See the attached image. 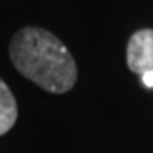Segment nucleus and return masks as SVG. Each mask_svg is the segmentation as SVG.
Wrapping results in <instances>:
<instances>
[{"label":"nucleus","instance_id":"obj_1","mask_svg":"<svg viewBox=\"0 0 153 153\" xmlns=\"http://www.w3.org/2000/svg\"><path fill=\"white\" fill-rule=\"evenodd\" d=\"M9 55L22 75L51 94H65L76 82V63L53 33L24 27L12 38Z\"/></svg>","mask_w":153,"mask_h":153},{"label":"nucleus","instance_id":"obj_2","mask_svg":"<svg viewBox=\"0 0 153 153\" xmlns=\"http://www.w3.org/2000/svg\"><path fill=\"white\" fill-rule=\"evenodd\" d=\"M126 63L128 68L138 75L153 70V29H140L129 38Z\"/></svg>","mask_w":153,"mask_h":153},{"label":"nucleus","instance_id":"obj_3","mask_svg":"<svg viewBox=\"0 0 153 153\" xmlns=\"http://www.w3.org/2000/svg\"><path fill=\"white\" fill-rule=\"evenodd\" d=\"M17 121V102L14 94L0 78V136L5 134Z\"/></svg>","mask_w":153,"mask_h":153},{"label":"nucleus","instance_id":"obj_4","mask_svg":"<svg viewBox=\"0 0 153 153\" xmlns=\"http://www.w3.org/2000/svg\"><path fill=\"white\" fill-rule=\"evenodd\" d=\"M141 80H143V83H145L146 87H153V70L146 71V73H143Z\"/></svg>","mask_w":153,"mask_h":153}]
</instances>
